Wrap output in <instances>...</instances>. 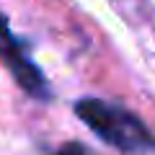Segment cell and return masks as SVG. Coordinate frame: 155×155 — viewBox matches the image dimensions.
Returning a JSON list of instances; mask_svg holds the SVG:
<instances>
[{
	"label": "cell",
	"instance_id": "7a4b0ae2",
	"mask_svg": "<svg viewBox=\"0 0 155 155\" xmlns=\"http://www.w3.org/2000/svg\"><path fill=\"white\" fill-rule=\"evenodd\" d=\"M0 60H3V65L11 70V75L16 78V83L26 93L36 96V98H47L49 96V88H47V80L41 75V70L26 57L23 47L18 44V39L11 34L8 21H5L3 13H0Z\"/></svg>",
	"mask_w": 155,
	"mask_h": 155
},
{
	"label": "cell",
	"instance_id": "3957f363",
	"mask_svg": "<svg viewBox=\"0 0 155 155\" xmlns=\"http://www.w3.org/2000/svg\"><path fill=\"white\" fill-rule=\"evenodd\" d=\"M57 155H88V153H85V150L80 147V145L70 142V145H65V147H62V150H60V153H57Z\"/></svg>",
	"mask_w": 155,
	"mask_h": 155
},
{
	"label": "cell",
	"instance_id": "6da1fadb",
	"mask_svg": "<svg viewBox=\"0 0 155 155\" xmlns=\"http://www.w3.org/2000/svg\"><path fill=\"white\" fill-rule=\"evenodd\" d=\"M75 114L88 124L91 132H96L109 145L124 150V153H153L155 137L147 132L142 122L127 109L114 104H106L98 98H80L75 104Z\"/></svg>",
	"mask_w": 155,
	"mask_h": 155
}]
</instances>
